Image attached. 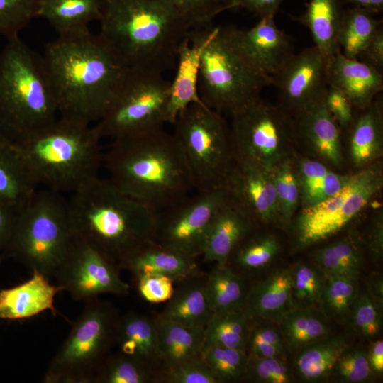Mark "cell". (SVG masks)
I'll return each instance as SVG.
<instances>
[{
	"label": "cell",
	"mask_w": 383,
	"mask_h": 383,
	"mask_svg": "<svg viewBox=\"0 0 383 383\" xmlns=\"http://www.w3.org/2000/svg\"><path fill=\"white\" fill-rule=\"evenodd\" d=\"M272 172L278 202L279 220L283 223H287L293 217L301 201L296 168L288 157L277 165Z\"/></svg>",
	"instance_id": "cell-45"
},
{
	"label": "cell",
	"mask_w": 383,
	"mask_h": 383,
	"mask_svg": "<svg viewBox=\"0 0 383 383\" xmlns=\"http://www.w3.org/2000/svg\"><path fill=\"white\" fill-rule=\"evenodd\" d=\"M5 255L3 254V252H0V265L4 262V260H6Z\"/></svg>",
	"instance_id": "cell-62"
},
{
	"label": "cell",
	"mask_w": 383,
	"mask_h": 383,
	"mask_svg": "<svg viewBox=\"0 0 383 383\" xmlns=\"http://www.w3.org/2000/svg\"><path fill=\"white\" fill-rule=\"evenodd\" d=\"M277 325L292 353L329 336L330 333L328 318L316 306L293 308Z\"/></svg>",
	"instance_id": "cell-31"
},
{
	"label": "cell",
	"mask_w": 383,
	"mask_h": 383,
	"mask_svg": "<svg viewBox=\"0 0 383 383\" xmlns=\"http://www.w3.org/2000/svg\"><path fill=\"white\" fill-rule=\"evenodd\" d=\"M279 251L280 244L274 236L267 234L250 236L249 234L232 256L234 255L235 263L241 268L256 270L269 265Z\"/></svg>",
	"instance_id": "cell-43"
},
{
	"label": "cell",
	"mask_w": 383,
	"mask_h": 383,
	"mask_svg": "<svg viewBox=\"0 0 383 383\" xmlns=\"http://www.w3.org/2000/svg\"><path fill=\"white\" fill-rule=\"evenodd\" d=\"M231 134L238 159L272 170L289 157L295 139L294 120L281 106L260 96L232 116Z\"/></svg>",
	"instance_id": "cell-12"
},
{
	"label": "cell",
	"mask_w": 383,
	"mask_h": 383,
	"mask_svg": "<svg viewBox=\"0 0 383 383\" xmlns=\"http://www.w3.org/2000/svg\"><path fill=\"white\" fill-rule=\"evenodd\" d=\"M368 361L373 373L380 374L383 371V341L377 340L372 343L367 351Z\"/></svg>",
	"instance_id": "cell-57"
},
{
	"label": "cell",
	"mask_w": 383,
	"mask_h": 383,
	"mask_svg": "<svg viewBox=\"0 0 383 383\" xmlns=\"http://www.w3.org/2000/svg\"><path fill=\"white\" fill-rule=\"evenodd\" d=\"M354 118L350 128L349 149L354 164L367 167L379 157L382 149V104L374 100Z\"/></svg>",
	"instance_id": "cell-28"
},
{
	"label": "cell",
	"mask_w": 383,
	"mask_h": 383,
	"mask_svg": "<svg viewBox=\"0 0 383 383\" xmlns=\"http://www.w3.org/2000/svg\"><path fill=\"white\" fill-rule=\"evenodd\" d=\"M283 0H236L235 8L252 11L260 18L274 16Z\"/></svg>",
	"instance_id": "cell-55"
},
{
	"label": "cell",
	"mask_w": 383,
	"mask_h": 383,
	"mask_svg": "<svg viewBox=\"0 0 383 383\" xmlns=\"http://www.w3.org/2000/svg\"><path fill=\"white\" fill-rule=\"evenodd\" d=\"M253 226L229 195L213 218L201 255L218 266L227 265L235 250L250 233Z\"/></svg>",
	"instance_id": "cell-23"
},
{
	"label": "cell",
	"mask_w": 383,
	"mask_h": 383,
	"mask_svg": "<svg viewBox=\"0 0 383 383\" xmlns=\"http://www.w3.org/2000/svg\"><path fill=\"white\" fill-rule=\"evenodd\" d=\"M303 208L313 206L338 192L350 175L331 170L323 162L303 159L296 167Z\"/></svg>",
	"instance_id": "cell-34"
},
{
	"label": "cell",
	"mask_w": 383,
	"mask_h": 383,
	"mask_svg": "<svg viewBox=\"0 0 383 383\" xmlns=\"http://www.w3.org/2000/svg\"><path fill=\"white\" fill-rule=\"evenodd\" d=\"M357 60L369 65L379 72L383 71V27H381L369 42Z\"/></svg>",
	"instance_id": "cell-54"
},
{
	"label": "cell",
	"mask_w": 383,
	"mask_h": 383,
	"mask_svg": "<svg viewBox=\"0 0 383 383\" xmlns=\"http://www.w3.org/2000/svg\"><path fill=\"white\" fill-rule=\"evenodd\" d=\"M118 268L74 233L53 277L57 285L68 292L72 299L87 302L102 294H129L130 286L121 279Z\"/></svg>",
	"instance_id": "cell-15"
},
{
	"label": "cell",
	"mask_w": 383,
	"mask_h": 383,
	"mask_svg": "<svg viewBox=\"0 0 383 383\" xmlns=\"http://www.w3.org/2000/svg\"><path fill=\"white\" fill-rule=\"evenodd\" d=\"M116 343L120 353L148 367L160 359L156 323L145 316L129 313L119 317Z\"/></svg>",
	"instance_id": "cell-29"
},
{
	"label": "cell",
	"mask_w": 383,
	"mask_h": 383,
	"mask_svg": "<svg viewBox=\"0 0 383 383\" xmlns=\"http://www.w3.org/2000/svg\"><path fill=\"white\" fill-rule=\"evenodd\" d=\"M228 196L227 189L197 192L157 212L153 240L194 259L201 255L213 218Z\"/></svg>",
	"instance_id": "cell-14"
},
{
	"label": "cell",
	"mask_w": 383,
	"mask_h": 383,
	"mask_svg": "<svg viewBox=\"0 0 383 383\" xmlns=\"http://www.w3.org/2000/svg\"><path fill=\"white\" fill-rule=\"evenodd\" d=\"M155 323L159 358L169 368L201 357L204 331L190 329L162 316Z\"/></svg>",
	"instance_id": "cell-30"
},
{
	"label": "cell",
	"mask_w": 383,
	"mask_h": 383,
	"mask_svg": "<svg viewBox=\"0 0 383 383\" xmlns=\"http://www.w3.org/2000/svg\"><path fill=\"white\" fill-rule=\"evenodd\" d=\"M341 4V0H310L299 18L326 58L338 52L337 37L344 13Z\"/></svg>",
	"instance_id": "cell-32"
},
{
	"label": "cell",
	"mask_w": 383,
	"mask_h": 383,
	"mask_svg": "<svg viewBox=\"0 0 383 383\" xmlns=\"http://www.w3.org/2000/svg\"><path fill=\"white\" fill-rule=\"evenodd\" d=\"M250 329L242 311L213 313L204 329L203 348L220 345L246 350Z\"/></svg>",
	"instance_id": "cell-39"
},
{
	"label": "cell",
	"mask_w": 383,
	"mask_h": 383,
	"mask_svg": "<svg viewBox=\"0 0 383 383\" xmlns=\"http://www.w3.org/2000/svg\"><path fill=\"white\" fill-rule=\"evenodd\" d=\"M149 380L148 366L119 352L106 358L93 383H145Z\"/></svg>",
	"instance_id": "cell-44"
},
{
	"label": "cell",
	"mask_w": 383,
	"mask_h": 383,
	"mask_svg": "<svg viewBox=\"0 0 383 383\" xmlns=\"http://www.w3.org/2000/svg\"><path fill=\"white\" fill-rule=\"evenodd\" d=\"M204 288L212 313L243 311L248 292L242 277L227 265H216Z\"/></svg>",
	"instance_id": "cell-36"
},
{
	"label": "cell",
	"mask_w": 383,
	"mask_h": 383,
	"mask_svg": "<svg viewBox=\"0 0 383 383\" xmlns=\"http://www.w3.org/2000/svg\"><path fill=\"white\" fill-rule=\"evenodd\" d=\"M170 82L162 73L127 67L95 126L111 140L163 128L167 123Z\"/></svg>",
	"instance_id": "cell-11"
},
{
	"label": "cell",
	"mask_w": 383,
	"mask_h": 383,
	"mask_svg": "<svg viewBox=\"0 0 383 383\" xmlns=\"http://www.w3.org/2000/svg\"><path fill=\"white\" fill-rule=\"evenodd\" d=\"M273 84L236 50L226 27L214 26L201 56L199 94L205 106L232 116Z\"/></svg>",
	"instance_id": "cell-9"
},
{
	"label": "cell",
	"mask_w": 383,
	"mask_h": 383,
	"mask_svg": "<svg viewBox=\"0 0 383 383\" xmlns=\"http://www.w3.org/2000/svg\"><path fill=\"white\" fill-rule=\"evenodd\" d=\"M74 233L119 267L153 240L157 212L99 176L67 199Z\"/></svg>",
	"instance_id": "cell-4"
},
{
	"label": "cell",
	"mask_w": 383,
	"mask_h": 383,
	"mask_svg": "<svg viewBox=\"0 0 383 383\" xmlns=\"http://www.w3.org/2000/svg\"><path fill=\"white\" fill-rule=\"evenodd\" d=\"M140 296L150 303H161L171 299L174 294L173 279L156 273L136 275Z\"/></svg>",
	"instance_id": "cell-51"
},
{
	"label": "cell",
	"mask_w": 383,
	"mask_h": 383,
	"mask_svg": "<svg viewBox=\"0 0 383 383\" xmlns=\"http://www.w3.org/2000/svg\"><path fill=\"white\" fill-rule=\"evenodd\" d=\"M381 27L382 20L365 9L353 7L344 11L337 37L338 51L357 59Z\"/></svg>",
	"instance_id": "cell-35"
},
{
	"label": "cell",
	"mask_w": 383,
	"mask_h": 383,
	"mask_svg": "<svg viewBox=\"0 0 383 383\" xmlns=\"http://www.w3.org/2000/svg\"><path fill=\"white\" fill-rule=\"evenodd\" d=\"M367 290L382 309L383 303V283L382 277L378 276L372 279Z\"/></svg>",
	"instance_id": "cell-60"
},
{
	"label": "cell",
	"mask_w": 383,
	"mask_h": 383,
	"mask_svg": "<svg viewBox=\"0 0 383 383\" xmlns=\"http://www.w3.org/2000/svg\"><path fill=\"white\" fill-rule=\"evenodd\" d=\"M326 65V57L313 45L294 54L273 77L280 106L289 114L294 115L325 93Z\"/></svg>",
	"instance_id": "cell-16"
},
{
	"label": "cell",
	"mask_w": 383,
	"mask_h": 383,
	"mask_svg": "<svg viewBox=\"0 0 383 383\" xmlns=\"http://www.w3.org/2000/svg\"><path fill=\"white\" fill-rule=\"evenodd\" d=\"M201 357L219 382L238 380L247 374L249 356L246 350L210 345L203 348Z\"/></svg>",
	"instance_id": "cell-41"
},
{
	"label": "cell",
	"mask_w": 383,
	"mask_h": 383,
	"mask_svg": "<svg viewBox=\"0 0 383 383\" xmlns=\"http://www.w3.org/2000/svg\"><path fill=\"white\" fill-rule=\"evenodd\" d=\"M325 105L340 129H347L354 120L353 106L340 91L328 86L324 94Z\"/></svg>",
	"instance_id": "cell-53"
},
{
	"label": "cell",
	"mask_w": 383,
	"mask_h": 383,
	"mask_svg": "<svg viewBox=\"0 0 383 383\" xmlns=\"http://www.w3.org/2000/svg\"><path fill=\"white\" fill-rule=\"evenodd\" d=\"M290 268L294 308L319 307L326 274L314 263L299 262Z\"/></svg>",
	"instance_id": "cell-42"
},
{
	"label": "cell",
	"mask_w": 383,
	"mask_h": 383,
	"mask_svg": "<svg viewBox=\"0 0 383 383\" xmlns=\"http://www.w3.org/2000/svg\"><path fill=\"white\" fill-rule=\"evenodd\" d=\"M225 1L228 4L229 9L235 8V3L236 0H225Z\"/></svg>",
	"instance_id": "cell-61"
},
{
	"label": "cell",
	"mask_w": 383,
	"mask_h": 383,
	"mask_svg": "<svg viewBox=\"0 0 383 383\" xmlns=\"http://www.w3.org/2000/svg\"><path fill=\"white\" fill-rule=\"evenodd\" d=\"M359 291L358 278L326 275L319 308L328 318L345 321Z\"/></svg>",
	"instance_id": "cell-40"
},
{
	"label": "cell",
	"mask_w": 383,
	"mask_h": 383,
	"mask_svg": "<svg viewBox=\"0 0 383 383\" xmlns=\"http://www.w3.org/2000/svg\"><path fill=\"white\" fill-rule=\"evenodd\" d=\"M30 278L13 287L0 290V318L21 320L32 318L45 311L56 316L55 297L62 289L38 270Z\"/></svg>",
	"instance_id": "cell-22"
},
{
	"label": "cell",
	"mask_w": 383,
	"mask_h": 383,
	"mask_svg": "<svg viewBox=\"0 0 383 383\" xmlns=\"http://www.w3.org/2000/svg\"><path fill=\"white\" fill-rule=\"evenodd\" d=\"M227 189L233 201L254 225L279 220L272 170L237 158Z\"/></svg>",
	"instance_id": "cell-18"
},
{
	"label": "cell",
	"mask_w": 383,
	"mask_h": 383,
	"mask_svg": "<svg viewBox=\"0 0 383 383\" xmlns=\"http://www.w3.org/2000/svg\"><path fill=\"white\" fill-rule=\"evenodd\" d=\"M341 1L352 4L353 7L365 9L373 14L379 13L383 9V0H341Z\"/></svg>",
	"instance_id": "cell-59"
},
{
	"label": "cell",
	"mask_w": 383,
	"mask_h": 383,
	"mask_svg": "<svg viewBox=\"0 0 383 383\" xmlns=\"http://www.w3.org/2000/svg\"><path fill=\"white\" fill-rule=\"evenodd\" d=\"M249 379L260 383H289L292 373L283 357H249L247 371Z\"/></svg>",
	"instance_id": "cell-50"
},
{
	"label": "cell",
	"mask_w": 383,
	"mask_h": 383,
	"mask_svg": "<svg viewBox=\"0 0 383 383\" xmlns=\"http://www.w3.org/2000/svg\"><path fill=\"white\" fill-rule=\"evenodd\" d=\"M101 139L95 124L60 116L42 131L11 145L38 187L72 193L99 176Z\"/></svg>",
	"instance_id": "cell-5"
},
{
	"label": "cell",
	"mask_w": 383,
	"mask_h": 383,
	"mask_svg": "<svg viewBox=\"0 0 383 383\" xmlns=\"http://www.w3.org/2000/svg\"><path fill=\"white\" fill-rule=\"evenodd\" d=\"M324 94L293 115L296 136L324 160L339 167L343 162L341 129L325 105Z\"/></svg>",
	"instance_id": "cell-21"
},
{
	"label": "cell",
	"mask_w": 383,
	"mask_h": 383,
	"mask_svg": "<svg viewBox=\"0 0 383 383\" xmlns=\"http://www.w3.org/2000/svg\"><path fill=\"white\" fill-rule=\"evenodd\" d=\"M236 50L257 70L273 79L294 54L289 38L279 29L274 16L261 17L252 28L226 27Z\"/></svg>",
	"instance_id": "cell-17"
},
{
	"label": "cell",
	"mask_w": 383,
	"mask_h": 383,
	"mask_svg": "<svg viewBox=\"0 0 383 383\" xmlns=\"http://www.w3.org/2000/svg\"><path fill=\"white\" fill-rule=\"evenodd\" d=\"M42 58L59 115L91 123L101 117L127 67L89 30L58 35Z\"/></svg>",
	"instance_id": "cell-1"
},
{
	"label": "cell",
	"mask_w": 383,
	"mask_h": 383,
	"mask_svg": "<svg viewBox=\"0 0 383 383\" xmlns=\"http://www.w3.org/2000/svg\"><path fill=\"white\" fill-rule=\"evenodd\" d=\"M214 26L192 29L180 43L177 56L176 73L170 82L167 123L173 124L177 116L188 106L201 103L199 79L202 51Z\"/></svg>",
	"instance_id": "cell-19"
},
{
	"label": "cell",
	"mask_w": 383,
	"mask_h": 383,
	"mask_svg": "<svg viewBox=\"0 0 383 383\" xmlns=\"http://www.w3.org/2000/svg\"><path fill=\"white\" fill-rule=\"evenodd\" d=\"M98 35L126 67L163 73L191 30L167 0H99Z\"/></svg>",
	"instance_id": "cell-3"
},
{
	"label": "cell",
	"mask_w": 383,
	"mask_h": 383,
	"mask_svg": "<svg viewBox=\"0 0 383 383\" xmlns=\"http://www.w3.org/2000/svg\"><path fill=\"white\" fill-rule=\"evenodd\" d=\"M212 313L203 285L174 294L161 316L190 329L204 331Z\"/></svg>",
	"instance_id": "cell-37"
},
{
	"label": "cell",
	"mask_w": 383,
	"mask_h": 383,
	"mask_svg": "<svg viewBox=\"0 0 383 383\" xmlns=\"http://www.w3.org/2000/svg\"><path fill=\"white\" fill-rule=\"evenodd\" d=\"M313 262L326 275L359 278L363 255L358 243L344 238L325 245L313 253Z\"/></svg>",
	"instance_id": "cell-38"
},
{
	"label": "cell",
	"mask_w": 383,
	"mask_h": 383,
	"mask_svg": "<svg viewBox=\"0 0 383 383\" xmlns=\"http://www.w3.org/2000/svg\"><path fill=\"white\" fill-rule=\"evenodd\" d=\"M294 308L291 268H281L255 284L246 296L243 312L249 319L278 323Z\"/></svg>",
	"instance_id": "cell-24"
},
{
	"label": "cell",
	"mask_w": 383,
	"mask_h": 383,
	"mask_svg": "<svg viewBox=\"0 0 383 383\" xmlns=\"http://www.w3.org/2000/svg\"><path fill=\"white\" fill-rule=\"evenodd\" d=\"M119 316L109 303L98 298L84 302L71 321L67 337L50 362L44 383H93L96 374L116 343Z\"/></svg>",
	"instance_id": "cell-10"
},
{
	"label": "cell",
	"mask_w": 383,
	"mask_h": 383,
	"mask_svg": "<svg viewBox=\"0 0 383 383\" xmlns=\"http://www.w3.org/2000/svg\"><path fill=\"white\" fill-rule=\"evenodd\" d=\"M194 260L152 240L134 252L123 267L135 276L156 273L175 279L186 277L194 270Z\"/></svg>",
	"instance_id": "cell-27"
},
{
	"label": "cell",
	"mask_w": 383,
	"mask_h": 383,
	"mask_svg": "<svg viewBox=\"0 0 383 383\" xmlns=\"http://www.w3.org/2000/svg\"><path fill=\"white\" fill-rule=\"evenodd\" d=\"M167 379L173 383H219L201 357L169 368Z\"/></svg>",
	"instance_id": "cell-52"
},
{
	"label": "cell",
	"mask_w": 383,
	"mask_h": 383,
	"mask_svg": "<svg viewBox=\"0 0 383 383\" xmlns=\"http://www.w3.org/2000/svg\"><path fill=\"white\" fill-rule=\"evenodd\" d=\"M16 213L0 204V252L6 248L16 221Z\"/></svg>",
	"instance_id": "cell-56"
},
{
	"label": "cell",
	"mask_w": 383,
	"mask_h": 383,
	"mask_svg": "<svg viewBox=\"0 0 383 383\" xmlns=\"http://www.w3.org/2000/svg\"><path fill=\"white\" fill-rule=\"evenodd\" d=\"M172 133L186 157L196 192L227 189L237 161L231 130L222 114L201 103L184 109Z\"/></svg>",
	"instance_id": "cell-8"
},
{
	"label": "cell",
	"mask_w": 383,
	"mask_h": 383,
	"mask_svg": "<svg viewBox=\"0 0 383 383\" xmlns=\"http://www.w3.org/2000/svg\"><path fill=\"white\" fill-rule=\"evenodd\" d=\"M326 77L328 86L343 92L359 110L370 106L383 89L382 73L339 51L326 58Z\"/></svg>",
	"instance_id": "cell-20"
},
{
	"label": "cell",
	"mask_w": 383,
	"mask_h": 383,
	"mask_svg": "<svg viewBox=\"0 0 383 383\" xmlns=\"http://www.w3.org/2000/svg\"><path fill=\"white\" fill-rule=\"evenodd\" d=\"M74 233L67 200L60 193L37 190L29 204L17 213L10 239L3 250L49 279L64 259Z\"/></svg>",
	"instance_id": "cell-7"
},
{
	"label": "cell",
	"mask_w": 383,
	"mask_h": 383,
	"mask_svg": "<svg viewBox=\"0 0 383 383\" xmlns=\"http://www.w3.org/2000/svg\"><path fill=\"white\" fill-rule=\"evenodd\" d=\"M37 0H0V35L6 39L19 33L36 17Z\"/></svg>",
	"instance_id": "cell-48"
},
{
	"label": "cell",
	"mask_w": 383,
	"mask_h": 383,
	"mask_svg": "<svg viewBox=\"0 0 383 383\" xmlns=\"http://www.w3.org/2000/svg\"><path fill=\"white\" fill-rule=\"evenodd\" d=\"M37 187L13 147L0 139V204L17 213L29 204Z\"/></svg>",
	"instance_id": "cell-25"
},
{
	"label": "cell",
	"mask_w": 383,
	"mask_h": 383,
	"mask_svg": "<svg viewBox=\"0 0 383 383\" xmlns=\"http://www.w3.org/2000/svg\"><path fill=\"white\" fill-rule=\"evenodd\" d=\"M36 16L48 21L58 35L86 31L100 16L99 0H37Z\"/></svg>",
	"instance_id": "cell-26"
},
{
	"label": "cell",
	"mask_w": 383,
	"mask_h": 383,
	"mask_svg": "<svg viewBox=\"0 0 383 383\" xmlns=\"http://www.w3.org/2000/svg\"><path fill=\"white\" fill-rule=\"evenodd\" d=\"M382 219L379 218L378 221L374 223L370 240V249L374 259H379L382 255Z\"/></svg>",
	"instance_id": "cell-58"
},
{
	"label": "cell",
	"mask_w": 383,
	"mask_h": 383,
	"mask_svg": "<svg viewBox=\"0 0 383 383\" xmlns=\"http://www.w3.org/2000/svg\"><path fill=\"white\" fill-rule=\"evenodd\" d=\"M380 311L382 309L368 290L359 291L348 319L359 334L367 339H372L381 330Z\"/></svg>",
	"instance_id": "cell-47"
},
{
	"label": "cell",
	"mask_w": 383,
	"mask_h": 383,
	"mask_svg": "<svg viewBox=\"0 0 383 383\" xmlns=\"http://www.w3.org/2000/svg\"><path fill=\"white\" fill-rule=\"evenodd\" d=\"M382 182L380 167L368 165L351 174L347 183L333 195L303 208L294 224L296 247H308L339 232L374 196Z\"/></svg>",
	"instance_id": "cell-13"
},
{
	"label": "cell",
	"mask_w": 383,
	"mask_h": 383,
	"mask_svg": "<svg viewBox=\"0 0 383 383\" xmlns=\"http://www.w3.org/2000/svg\"><path fill=\"white\" fill-rule=\"evenodd\" d=\"M182 15L190 29L213 25L215 17L229 9L225 0H167Z\"/></svg>",
	"instance_id": "cell-46"
},
{
	"label": "cell",
	"mask_w": 383,
	"mask_h": 383,
	"mask_svg": "<svg viewBox=\"0 0 383 383\" xmlns=\"http://www.w3.org/2000/svg\"><path fill=\"white\" fill-rule=\"evenodd\" d=\"M349 346L345 337L328 336L297 351L294 370L305 382H319L331 374L343 353Z\"/></svg>",
	"instance_id": "cell-33"
},
{
	"label": "cell",
	"mask_w": 383,
	"mask_h": 383,
	"mask_svg": "<svg viewBox=\"0 0 383 383\" xmlns=\"http://www.w3.org/2000/svg\"><path fill=\"white\" fill-rule=\"evenodd\" d=\"M59 114L42 56L19 35L0 51V139L18 144L42 131Z\"/></svg>",
	"instance_id": "cell-6"
},
{
	"label": "cell",
	"mask_w": 383,
	"mask_h": 383,
	"mask_svg": "<svg viewBox=\"0 0 383 383\" xmlns=\"http://www.w3.org/2000/svg\"><path fill=\"white\" fill-rule=\"evenodd\" d=\"M106 177L122 192L161 211L194 189L184 152L164 129L111 140L103 152Z\"/></svg>",
	"instance_id": "cell-2"
},
{
	"label": "cell",
	"mask_w": 383,
	"mask_h": 383,
	"mask_svg": "<svg viewBox=\"0 0 383 383\" xmlns=\"http://www.w3.org/2000/svg\"><path fill=\"white\" fill-rule=\"evenodd\" d=\"M367 351L362 348L348 346L335 365L331 374L340 382L358 383L370 379L373 374Z\"/></svg>",
	"instance_id": "cell-49"
}]
</instances>
